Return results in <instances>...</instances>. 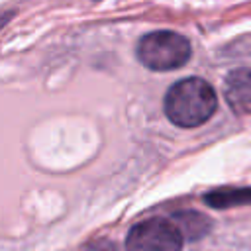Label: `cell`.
Segmentation results:
<instances>
[{
    "mask_svg": "<svg viewBox=\"0 0 251 251\" xmlns=\"http://www.w3.org/2000/svg\"><path fill=\"white\" fill-rule=\"evenodd\" d=\"M218 108L214 88L198 76L175 82L165 94V114L178 127H196L212 118Z\"/></svg>",
    "mask_w": 251,
    "mask_h": 251,
    "instance_id": "cell-1",
    "label": "cell"
},
{
    "mask_svg": "<svg viewBox=\"0 0 251 251\" xmlns=\"http://www.w3.org/2000/svg\"><path fill=\"white\" fill-rule=\"evenodd\" d=\"M204 202L212 208H231L241 204H251V186L249 188H224L214 190L204 196Z\"/></svg>",
    "mask_w": 251,
    "mask_h": 251,
    "instance_id": "cell-5",
    "label": "cell"
},
{
    "mask_svg": "<svg viewBox=\"0 0 251 251\" xmlns=\"http://www.w3.org/2000/svg\"><path fill=\"white\" fill-rule=\"evenodd\" d=\"M173 222L178 226L182 237H188V239H198V237L206 235L210 229L208 218L200 216L196 212H180L173 218Z\"/></svg>",
    "mask_w": 251,
    "mask_h": 251,
    "instance_id": "cell-6",
    "label": "cell"
},
{
    "mask_svg": "<svg viewBox=\"0 0 251 251\" xmlns=\"http://www.w3.org/2000/svg\"><path fill=\"white\" fill-rule=\"evenodd\" d=\"M88 251H116V247L112 243H108V241H102V243H94Z\"/></svg>",
    "mask_w": 251,
    "mask_h": 251,
    "instance_id": "cell-7",
    "label": "cell"
},
{
    "mask_svg": "<svg viewBox=\"0 0 251 251\" xmlns=\"http://www.w3.org/2000/svg\"><path fill=\"white\" fill-rule=\"evenodd\" d=\"M182 233L173 220L147 218L135 224L126 237L127 251H180Z\"/></svg>",
    "mask_w": 251,
    "mask_h": 251,
    "instance_id": "cell-3",
    "label": "cell"
},
{
    "mask_svg": "<svg viewBox=\"0 0 251 251\" xmlns=\"http://www.w3.org/2000/svg\"><path fill=\"white\" fill-rule=\"evenodd\" d=\"M224 94L237 116L251 114V69H233L224 80Z\"/></svg>",
    "mask_w": 251,
    "mask_h": 251,
    "instance_id": "cell-4",
    "label": "cell"
},
{
    "mask_svg": "<svg viewBox=\"0 0 251 251\" xmlns=\"http://www.w3.org/2000/svg\"><path fill=\"white\" fill-rule=\"evenodd\" d=\"M190 41L169 29H159L143 35L137 43V59L151 71H173L188 63Z\"/></svg>",
    "mask_w": 251,
    "mask_h": 251,
    "instance_id": "cell-2",
    "label": "cell"
}]
</instances>
